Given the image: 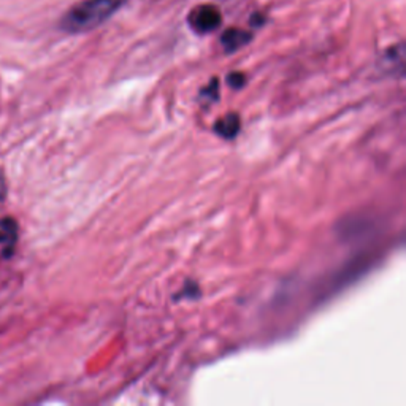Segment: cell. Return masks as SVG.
Segmentation results:
<instances>
[{"label":"cell","mask_w":406,"mask_h":406,"mask_svg":"<svg viewBox=\"0 0 406 406\" xmlns=\"http://www.w3.org/2000/svg\"><path fill=\"white\" fill-rule=\"evenodd\" d=\"M240 126H241L240 116L237 115V113H230V115L224 116L222 119H219L214 124V132L219 136L230 140V138L237 136V134L240 132Z\"/></svg>","instance_id":"obj_4"},{"label":"cell","mask_w":406,"mask_h":406,"mask_svg":"<svg viewBox=\"0 0 406 406\" xmlns=\"http://www.w3.org/2000/svg\"><path fill=\"white\" fill-rule=\"evenodd\" d=\"M251 38H253V35H251L249 32L240 30V29H229L222 34L221 43L227 53H233L245 45H248L251 42Z\"/></svg>","instance_id":"obj_3"},{"label":"cell","mask_w":406,"mask_h":406,"mask_svg":"<svg viewBox=\"0 0 406 406\" xmlns=\"http://www.w3.org/2000/svg\"><path fill=\"white\" fill-rule=\"evenodd\" d=\"M222 16L214 5H199L189 14V24L197 34H209L221 26Z\"/></svg>","instance_id":"obj_2"},{"label":"cell","mask_w":406,"mask_h":406,"mask_svg":"<svg viewBox=\"0 0 406 406\" xmlns=\"http://www.w3.org/2000/svg\"><path fill=\"white\" fill-rule=\"evenodd\" d=\"M5 191H6V188H5V181H3L2 173H0V202H2V200L5 199Z\"/></svg>","instance_id":"obj_9"},{"label":"cell","mask_w":406,"mask_h":406,"mask_svg":"<svg viewBox=\"0 0 406 406\" xmlns=\"http://www.w3.org/2000/svg\"><path fill=\"white\" fill-rule=\"evenodd\" d=\"M18 238V224L14 219L8 217L0 222V245L11 246Z\"/></svg>","instance_id":"obj_5"},{"label":"cell","mask_w":406,"mask_h":406,"mask_svg":"<svg viewBox=\"0 0 406 406\" xmlns=\"http://www.w3.org/2000/svg\"><path fill=\"white\" fill-rule=\"evenodd\" d=\"M181 294H178V298H183V297H186V298H194V297H199L200 294V289H199V286L196 282H186V286H184V289L183 290H180Z\"/></svg>","instance_id":"obj_6"},{"label":"cell","mask_w":406,"mask_h":406,"mask_svg":"<svg viewBox=\"0 0 406 406\" xmlns=\"http://www.w3.org/2000/svg\"><path fill=\"white\" fill-rule=\"evenodd\" d=\"M227 83H229L233 89H240L243 84H245V75H243V73L235 71L229 78H227Z\"/></svg>","instance_id":"obj_8"},{"label":"cell","mask_w":406,"mask_h":406,"mask_svg":"<svg viewBox=\"0 0 406 406\" xmlns=\"http://www.w3.org/2000/svg\"><path fill=\"white\" fill-rule=\"evenodd\" d=\"M202 95L206 97V99H209V100H213V102L217 100V79L211 81V84L202 91Z\"/></svg>","instance_id":"obj_7"},{"label":"cell","mask_w":406,"mask_h":406,"mask_svg":"<svg viewBox=\"0 0 406 406\" xmlns=\"http://www.w3.org/2000/svg\"><path fill=\"white\" fill-rule=\"evenodd\" d=\"M127 0H83L64 14L61 29L68 34H83L107 22Z\"/></svg>","instance_id":"obj_1"}]
</instances>
